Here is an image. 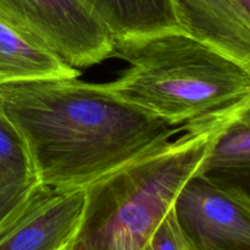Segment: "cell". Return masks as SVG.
Segmentation results:
<instances>
[{
    "label": "cell",
    "mask_w": 250,
    "mask_h": 250,
    "mask_svg": "<svg viewBox=\"0 0 250 250\" xmlns=\"http://www.w3.org/2000/svg\"><path fill=\"white\" fill-rule=\"evenodd\" d=\"M0 107L39 185L59 189H85L188 129L77 77L2 83Z\"/></svg>",
    "instance_id": "6da1fadb"
},
{
    "label": "cell",
    "mask_w": 250,
    "mask_h": 250,
    "mask_svg": "<svg viewBox=\"0 0 250 250\" xmlns=\"http://www.w3.org/2000/svg\"><path fill=\"white\" fill-rule=\"evenodd\" d=\"M114 54L128 67L104 87L173 126L216 124L250 98L249 73L183 29L114 39Z\"/></svg>",
    "instance_id": "7a4b0ae2"
},
{
    "label": "cell",
    "mask_w": 250,
    "mask_h": 250,
    "mask_svg": "<svg viewBox=\"0 0 250 250\" xmlns=\"http://www.w3.org/2000/svg\"><path fill=\"white\" fill-rule=\"evenodd\" d=\"M231 117L187 129L85 188L84 215L72 248H146L186 182L203 168L212 139Z\"/></svg>",
    "instance_id": "3957f363"
},
{
    "label": "cell",
    "mask_w": 250,
    "mask_h": 250,
    "mask_svg": "<svg viewBox=\"0 0 250 250\" xmlns=\"http://www.w3.org/2000/svg\"><path fill=\"white\" fill-rule=\"evenodd\" d=\"M0 22L75 68L114 55V38L84 0H0Z\"/></svg>",
    "instance_id": "277c9868"
},
{
    "label": "cell",
    "mask_w": 250,
    "mask_h": 250,
    "mask_svg": "<svg viewBox=\"0 0 250 250\" xmlns=\"http://www.w3.org/2000/svg\"><path fill=\"white\" fill-rule=\"evenodd\" d=\"M172 212L190 250H250V208L200 171L180 190Z\"/></svg>",
    "instance_id": "5b68a950"
},
{
    "label": "cell",
    "mask_w": 250,
    "mask_h": 250,
    "mask_svg": "<svg viewBox=\"0 0 250 250\" xmlns=\"http://www.w3.org/2000/svg\"><path fill=\"white\" fill-rule=\"evenodd\" d=\"M84 209L85 189L39 185L0 229V250H67L77 238Z\"/></svg>",
    "instance_id": "8992f818"
},
{
    "label": "cell",
    "mask_w": 250,
    "mask_h": 250,
    "mask_svg": "<svg viewBox=\"0 0 250 250\" xmlns=\"http://www.w3.org/2000/svg\"><path fill=\"white\" fill-rule=\"evenodd\" d=\"M180 27L250 75V0H172Z\"/></svg>",
    "instance_id": "52a82bcc"
},
{
    "label": "cell",
    "mask_w": 250,
    "mask_h": 250,
    "mask_svg": "<svg viewBox=\"0 0 250 250\" xmlns=\"http://www.w3.org/2000/svg\"><path fill=\"white\" fill-rule=\"evenodd\" d=\"M38 186L28 150L0 107V229L21 211Z\"/></svg>",
    "instance_id": "ba28073f"
},
{
    "label": "cell",
    "mask_w": 250,
    "mask_h": 250,
    "mask_svg": "<svg viewBox=\"0 0 250 250\" xmlns=\"http://www.w3.org/2000/svg\"><path fill=\"white\" fill-rule=\"evenodd\" d=\"M114 39L182 29L172 0H84Z\"/></svg>",
    "instance_id": "9c48e42d"
},
{
    "label": "cell",
    "mask_w": 250,
    "mask_h": 250,
    "mask_svg": "<svg viewBox=\"0 0 250 250\" xmlns=\"http://www.w3.org/2000/svg\"><path fill=\"white\" fill-rule=\"evenodd\" d=\"M80 75L50 51L34 45L0 22V84L22 81L73 78Z\"/></svg>",
    "instance_id": "30bf717a"
},
{
    "label": "cell",
    "mask_w": 250,
    "mask_h": 250,
    "mask_svg": "<svg viewBox=\"0 0 250 250\" xmlns=\"http://www.w3.org/2000/svg\"><path fill=\"white\" fill-rule=\"evenodd\" d=\"M250 161V98L214 137L203 170Z\"/></svg>",
    "instance_id": "8fae6325"
},
{
    "label": "cell",
    "mask_w": 250,
    "mask_h": 250,
    "mask_svg": "<svg viewBox=\"0 0 250 250\" xmlns=\"http://www.w3.org/2000/svg\"><path fill=\"white\" fill-rule=\"evenodd\" d=\"M200 172L250 208V161L208 168Z\"/></svg>",
    "instance_id": "7c38bea8"
},
{
    "label": "cell",
    "mask_w": 250,
    "mask_h": 250,
    "mask_svg": "<svg viewBox=\"0 0 250 250\" xmlns=\"http://www.w3.org/2000/svg\"><path fill=\"white\" fill-rule=\"evenodd\" d=\"M149 246L151 250H190L176 222L172 208L154 231Z\"/></svg>",
    "instance_id": "4fadbf2b"
},
{
    "label": "cell",
    "mask_w": 250,
    "mask_h": 250,
    "mask_svg": "<svg viewBox=\"0 0 250 250\" xmlns=\"http://www.w3.org/2000/svg\"><path fill=\"white\" fill-rule=\"evenodd\" d=\"M143 250H151V247H150V246H149V243H148V246H146V248H144Z\"/></svg>",
    "instance_id": "5bb4252c"
},
{
    "label": "cell",
    "mask_w": 250,
    "mask_h": 250,
    "mask_svg": "<svg viewBox=\"0 0 250 250\" xmlns=\"http://www.w3.org/2000/svg\"><path fill=\"white\" fill-rule=\"evenodd\" d=\"M67 250H75V249H73V248H72V247H71V248H68Z\"/></svg>",
    "instance_id": "9a60e30c"
}]
</instances>
